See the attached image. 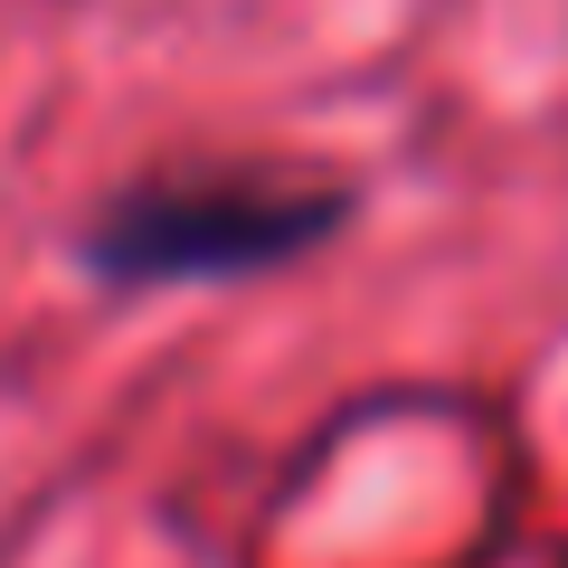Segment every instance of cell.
I'll return each instance as SVG.
<instances>
[{"label": "cell", "instance_id": "obj_1", "mask_svg": "<svg viewBox=\"0 0 568 568\" xmlns=\"http://www.w3.org/2000/svg\"><path fill=\"white\" fill-rule=\"evenodd\" d=\"M361 219V190L323 171H142L77 227V265L104 294H200L323 256Z\"/></svg>", "mask_w": 568, "mask_h": 568}]
</instances>
